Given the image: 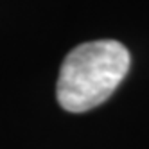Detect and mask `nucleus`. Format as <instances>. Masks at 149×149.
Instances as JSON below:
<instances>
[{
	"label": "nucleus",
	"mask_w": 149,
	"mask_h": 149,
	"mask_svg": "<svg viewBox=\"0 0 149 149\" xmlns=\"http://www.w3.org/2000/svg\"><path fill=\"white\" fill-rule=\"evenodd\" d=\"M130 65L131 56L119 41L99 40L77 45L59 68V106L70 113H83L102 104L126 77Z\"/></svg>",
	"instance_id": "f257e3e1"
}]
</instances>
